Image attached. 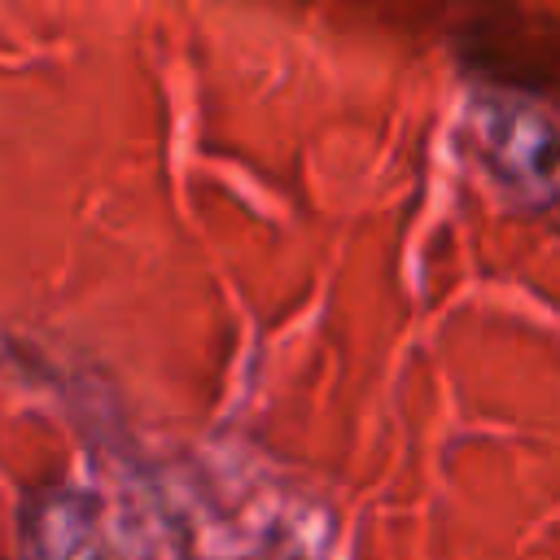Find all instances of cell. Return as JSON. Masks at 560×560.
I'll return each instance as SVG.
<instances>
[{
	"instance_id": "1",
	"label": "cell",
	"mask_w": 560,
	"mask_h": 560,
	"mask_svg": "<svg viewBox=\"0 0 560 560\" xmlns=\"http://www.w3.org/2000/svg\"><path fill=\"white\" fill-rule=\"evenodd\" d=\"M477 149L494 179L525 201H551L560 192V122L525 101H477Z\"/></svg>"
}]
</instances>
